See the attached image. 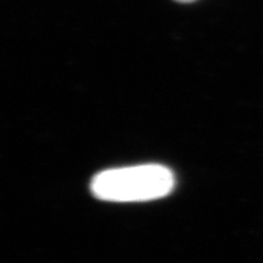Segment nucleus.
<instances>
[{"label": "nucleus", "mask_w": 263, "mask_h": 263, "mask_svg": "<svg viewBox=\"0 0 263 263\" xmlns=\"http://www.w3.org/2000/svg\"><path fill=\"white\" fill-rule=\"evenodd\" d=\"M175 2H178V3H193L195 0H175Z\"/></svg>", "instance_id": "f03ea898"}, {"label": "nucleus", "mask_w": 263, "mask_h": 263, "mask_svg": "<svg viewBox=\"0 0 263 263\" xmlns=\"http://www.w3.org/2000/svg\"><path fill=\"white\" fill-rule=\"evenodd\" d=\"M175 178L162 164L111 168L95 175L91 191L107 202H147L163 198L173 191Z\"/></svg>", "instance_id": "f257e3e1"}]
</instances>
